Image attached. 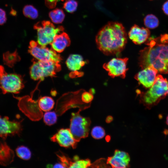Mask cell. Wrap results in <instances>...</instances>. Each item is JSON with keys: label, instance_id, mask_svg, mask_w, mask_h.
Listing matches in <instances>:
<instances>
[{"label": "cell", "instance_id": "26", "mask_svg": "<svg viewBox=\"0 0 168 168\" xmlns=\"http://www.w3.org/2000/svg\"><path fill=\"white\" fill-rule=\"evenodd\" d=\"M78 6L77 2L75 0H67L64 3L63 7L68 12L72 13L75 12Z\"/></svg>", "mask_w": 168, "mask_h": 168}, {"label": "cell", "instance_id": "37", "mask_svg": "<svg viewBox=\"0 0 168 168\" xmlns=\"http://www.w3.org/2000/svg\"></svg>", "mask_w": 168, "mask_h": 168}, {"label": "cell", "instance_id": "2", "mask_svg": "<svg viewBox=\"0 0 168 168\" xmlns=\"http://www.w3.org/2000/svg\"><path fill=\"white\" fill-rule=\"evenodd\" d=\"M96 42L99 50L107 55L120 54L127 41V34L123 25L118 22H110L99 31Z\"/></svg>", "mask_w": 168, "mask_h": 168}, {"label": "cell", "instance_id": "9", "mask_svg": "<svg viewBox=\"0 0 168 168\" xmlns=\"http://www.w3.org/2000/svg\"><path fill=\"white\" fill-rule=\"evenodd\" d=\"M22 120L10 121L7 116L0 115V138L6 140L7 137L19 135L22 130Z\"/></svg>", "mask_w": 168, "mask_h": 168}, {"label": "cell", "instance_id": "30", "mask_svg": "<svg viewBox=\"0 0 168 168\" xmlns=\"http://www.w3.org/2000/svg\"><path fill=\"white\" fill-rule=\"evenodd\" d=\"M61 0H45L46 6L49 8H53L56 6L58 1Z\"/></svg>", "mask_w": 168, "mask_h": 168}, {"label": "cell", "instance_id": "17", "mask_svg": "<svg viewBox=\"0 0 168 168\" xmlns=\"http://www.w3.org/2000/svg\"><path fill=\"white\" fill-rule=\"evenodd\" d=\"M85 63L82 57L78 54L70 55L66 62V66L68 69L74 72L79 70Z\"/></svg>", "mask_w": 168, "mask_h": 168}, {"label": "cell", "instance_id": "29", "mask_svg": "<svg viewBox=\"0 0 168 168\" xmlns=\"http://www.w3.org/2000/svg\"><path fill=\"white\" fill-rule=\"evenodd\" d=\"M6 12L3 9L0 8V25H3L7 21Z\"/></svg>", "mask_w": 168, "mask_h": 168}, {"label": "cell", "instance_id": "19", "mask_svg": "<svg viewBox=\"0 0 168 168\" xmlns=\"http://www.w3.org/2000/svg\"><path fill=\"white\" fill-rule=\"evenodd\" d=\"M3 59L4 63L10 68H12L16 63L20 60L16 51L11 53L7 52L3 54Z\"/></svg>", "mask_w": 168, "mask_h": 168}, {"label": "cell", "instance_id": "11", "mask_svg": "<svg viewBox=\"0 0 168 168\" xmlns=\"http://www.w3.org/2000/svg\"><path fill=\"white\" fill-rule=\"evenodd\" d=\"M51 140L60 146L73 149L76 148L78 142L75 139L69 128H62L50 138Z\"/></svg>", "mask_w": 168, "mask_h": 168}, {"label": "cell", "instance_id": "10", "mask_svg": "<svg viewBox=\"0 0 168 168\" xmlns=\"http://www.w3.org/2000/svg\"><path fill=\"white\" fill-rule=\"evenodd\" d=\"M128 60L127 58H114L108 63H104L103 67L111 77L114 78L120 77L124 78L128 70L127 68Z\"/></svg>", "mask_w": 168, "mask_h": 168}, {"label": "cell", "instance_id": "32", "mask_svg": "<svg viewBox=\"0 0 168 168\" xmlns=\"http://www.w3.org/2000/svg\"><path fill=\"white\" fill-rule=\"evenodd\" d=\"M53 168H65L64 165L61 163H57L53 166Z\"/></svg>", "mask_w": 168, "mask_h": 168}, {"label": "cell", "instance_id": "35", "mask_svg": "<svg viewBox=\"0 0 168 168\" xmlns=\"http://www.w3.org/2000/svg\"><path fill=\"white\" fill-rule=\"evenodd\" d=\"M167 94H168V89L167 91Z\"/></svg>", "mask_w": 168, "mask_h": 168}, {"label": "cell", "instance_id": "4", "mask_svg": "<svg viewBox=\"0 0 168 168\" xmlns=\"http://www.w3.org/2000/svg\"><path fill=\"white\" fill-rule=\"evenodd\" d=\"M24 86L21 75L15 73H8L4 67L0 65V88L3 94H18Z\"/></svg>", "mask_w": 168, "mask_h": 168}, {"label": "cell", "instance_id": "16", "mask_svg": "<svg viewBox=\"0 0 168 168\" xmlns=\"http://www.w3.org/2000/svg\"><path fill=\"white\" fill-rule=\"evenodd\" d=\"M71 40L67 34L63 32L56 35L50 44L51 48L58 53L63 52L69 46Z\"/></svg>", "mask_w": 168, "mask_h": 168}, {"label": "cell", "instance_id": "12", "mask_svg": "<svg viewBox=\"0 0 168 168\" xmlns=\"http://www.w3.org/2000/svg\"><path fill=\"white\" fill-rule=\"evenodd\" d=\"M158 72L152 66L144 68L137 73L135 78L138 83L146 88H149L154 83Z\"/></svg>", "mask_w": 168, "mask_h": 168}, {"label": "cell", "instance_id": "31", "mask_svg": "<svg viewBox=\"0 0 168 168\" xmlns=\"http://www.w3.org/2000/svg\"><path fill=\"white\" fill-rule=\"evenodd\" d=\"M162 9L164 13L168 15V0L164 3Z\"/></svg>", "mask_w": 168, "mask_h": 168}, {"label": "cell", "instance_id": "3", "mask_svg": "<svg viewBox=\"0 0 168 168\" xmlns=\"http://www.w3.org/2000/svg\"><path fill=\"white\" fill-rule=\"evenodd\" d=\"M168 89L167 80L161 75H157L154 83L149 89L141 93L140 101L146 108L150 109L166 97Z\"/></svg>", "mask_w": 168, "mask_h": 168}, {"label": "cell", "instance_id": "13", "mask_svg": "<svg viewBox=\"0 0 168 168\" xmlns=\"http://www.w3.org/2000/svg\"><path fill=\"white\" fill-rule=\"evenodd\" d=\"M130 161V156L127 153L116 150L113 156L108 158L107 163L113 168H125L129 167Z\"/></svg>", "mask_w": 168, "mask_h": 168}, {"label": "cell", "instance_id": "1", "mask_svg": "<svg viewBox=\"0 0 168 168\" xmlns=\"http://www.w3.org/2000/svg\"><path fill=\"white\" fill-rule=\"evenodd\" d=\"M147 46L140 51L139 64L141 68L153 67L158 72L168 74V34L151 38Z\"/></svg>", "mask_w": 168, "mask_h": 168}, {"label": "cell", "instance_id": "23", "mask_svg": "<svg viewBox=\"0 0 168 168\" xmlns=\"http://www.w3.org/2000/svg\"><path fill=\"white\" fill-rule=\"evenodd\" d=\"M17 156L20 158L25 160H29L31 156V153L30 149L24 146L18 147L16 149Z\"/></svg>", "mask_w": 168, "mask_h": 168}, {"label": "cell", "instance_id": "24", "mask_svg": "<svg viewBox=\"0 0 168 168\" xmlns=\"http://www.w3.org/2000/svg\"><path fill=\"white\" fill-rule=\"evenodd\" d=\"M23 12L25 16L31 19H36L38 16L37 10L31 5L25 6L23 8Z\"/></svg>", "mask_w": 168, "mask_h": 168}, {"label": "cell", "instance_id": "33", "mask_svg": "<svg viewBox=\"0 0 168 168\" xmlns=\"http://www.w3.org/2000/svg\"><path fill=\"white\" fill-rule=\"evenodd\" d=\"M164 133L165 135H168V130L166 129L164 130Z\"/></svg>", "mask_w": 168, "mask_h": 168}, {"label": "cell", "instance_id": "21", "mask_svg": "<svg viewBox=\"0 0 168 168\" xmlns=\"http://www.w3.org/2000/svg\"><path fill=\"white\" fill-rule=\"evenodd\" d=\"M49 16L54 23L59 24L63 21L65 15L62 10L56 8L49 12Z\"/></svg>", "mask_w": 168, "mask_h": 168}, {"label": "cell", "instance_id": "22", "mask_svg": "<svg viewBox=\"0 0 168 168\" xmlns=\"http://www.w3.org/2000/svg\"><path fill=\"white\" fill-rule=\"evenodd\" d=\"M144 23L147 28L153 29L158 26L159 21L158 19L155 16L152 14H148L144 18Z\"/></svg>", "mask_w": 168, "mask_h": 168}, {"label": "cell", "instance_id": "34", "mask_svg": "<svg viewBox=\"0 0 168 168\" xmlns=\"http://www.w3.org/2000/svg\"><path fill=\"white\" fill-rule=\"evenodd\" d=\"M166 123L168 125V115L166 118Z\"/></svg>", "mask_w": 168, "mask_h": 168}, {"label": "cell", "instance_id": "20", "mask_svg": "<svg viewBox=\"0 0 168 168\" xmlns=\"http://www.w3.org/2000/svg\"><path fill=\"white\" fill-rule=\"evenodd\" d=\"M54 102L52 98L48 96L41 97L38 101L39 108L41 111H50L54 108Z\"/></svg>", "mask_w": 168, "mask_h": 168}, {"label": "cell", "instance_id": "14", "mask_svg": "<svg viewBox=\"0 0 168 168\" xmlns=\"http://www.w3.org/2000/svg\"><path fill=\"white\" fill-rule=\"evenodd\" d=\"M150 35L149 29L140 27L136 25L131 28L128 33L129 39L136 44H140L146 41Z\"/></svg>", "mask_w": 168, "mask_h": 168}, {"label": "cell", "instance_id": "8", "mask_svg": "<svg viewBox=\"0 0 168 168\" xmlns=\"http://www.w3.org/2000/svg\"><path fill=\"white\" fill-rule=\"evenodd\" d=\"M28 52L38 61H52L60 63L62 58L60 54L52 48L40 45L37 42L32 40L30 41Z\"/></svg>", "mask_w": 168, "mask_h": 168}, {"label": "cell", "instance_id": "38", "mask_svg": "<svg viewBox=\"0 0 168 168\" xmlns=\"http://www.w3.org/2000/svg\"></svg>", "mask_w": 168, "mask_h": 168}, {"label": "cell", "instance_id": "28", "mask_svg": "<svg viewBox=\"0 0 168 168\" xmlns=\"http://www.w3.org/2000/svg\"><path fill=\"white\" fill-rule=\"evenodd\" d=\"M93 99V96L91 92H85L82 95V100L85 103H90Z\"/></svg>", "mask_w": 168, "mask_h": 168}, {"label": "cell", "instance_id": "5", "mask_svg": "<svg viewBox=\"0 0 168 168\" xmlns=\"http://www.w3.org/2000/svg\"><path fill=\"white\" fill-rule=\"evenodd\" d=\"M61 68L59 63L52 61H34L30 70L31 78L43 81L45 77H54Z\"/></svg>", "mask_w": 168, "mask_h": 168}, {"label": "cell", "instance_id": "18", "mask_svg": "<svg viewBox=\"0 0 168 168\" xmlns=\"http://www.w3.org/2000/svg\"><path fill=\"white\" fill-rule=\"evenodd\" d=\"M64 162L66 168H86L91 166V161L89 159L79 160L77 156L72 159L67 155Z\"/></svg>", "mask_w": 168, "mask_h": 168}, {"label": "cell", "instance_id": "6", "mask_svg": "<svg viewBox=\"0 0 168 168\" xmlns=\"http://www.w3.org/2000/svg\"><path fill=\"white\" fill-rule=\"evenodd\" d=\"M34 28L37 31V42L43 46L50 44L55 36L63 32L64 29L62 26L56 27L49 21L39 22L35 25Z\"/></svg>", "mask_w": 168, "mask_h": 168}, {"label": "cell", "instance_id": "36", "mask_svg": "<svg viewBox=\"0 0 168 168\" xmlns=\"http://www.w3.org/2000/svg\"><path fill=\"white\" fill-rule=\"evenodd\" d=\"M64 0H61V1H64Z\"/></svg>", "mask_w": 168, "mask_h": 168}, {"label": "cell", "instance_id": "25", "mask_svg": "<svg viewBox=\"0 0 168 168\" xmlns=\"http://www.w3.org/2000/svg\"><path fill=\"white\" fill-rule=\"evenodd\" d=\"M57 116L56 113L54 111L46 112L43 115L44 122L47 125H52L56 123Z\"/></svg>", "mask_w": 168, "mask_h": 168}, {"label": "cell", "instance_id": "7", "mask_svg": "<svg viewBox=\"0 0 168 168\" xmlns=\"http://www.w3.org/2000/svg\"><path fill=\"white\" fill-rule=\"evenodd\" d=\"M81 110L72 113L70 119L69 129L75 139L78 142L88 134L91 121L88 118L80 114Z\"/></svg>", "mask_w": 168, "mask_h": 168}, {"label": "cell", "instance_id": "15", "mask_svg": "<svg viewBox=\"0 0 168 168\" xmlns=\"http://www.w3.org/2000/svg\"><path fill=\"white\" fill-rule=\"evenodd\" d=\"M5 140L0 139V164L7 166L13 161L14 154Z\"/></svg>", "mask_w": 168, "mask_h": 168}, {"label": "cell", "instance_id": "27", "mask_svg": "<svg viewBox=\"0 0 168 168\" xmlns=\"http://www.w3.org/2000/svg\"><path fill=\"white\" fill-rule=\"evenodd\" d=\"M91 134L94 138L96 139H100L105 136V132L102 127L99 126H96L92 129Z\"/></svg>", "mask_w": 168, "mask_h": 168}]
</instances>
